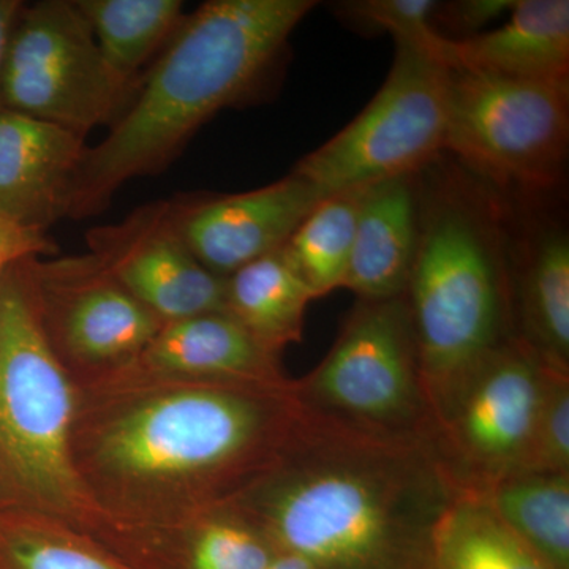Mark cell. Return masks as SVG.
<instances>
[{"instance_id": "ba28073f", "label": "cell", "mask_w": 569, "mask_h": 569, "mask_svg": "<svg viewBox=\"0 0 569 569\" xmlns=\"http://www.w3.org/2000/svg\"><path fill=\"white\" fill-rule=\"evenodd\" d=\"M448 78V67L429 52L396 43L380 91L331 140L299 160L295 173L321 198L421 173L445 151Z\"/></svg>"}, {"instance_id": "4dcf8cb0", "label": "cell", "mask_w": 569, "mask_h": 569, "mask_svg": "<svg viewBox=\"0 0 569 569\" xmlns=\"http://www.w3.org/2000/svg\"><path fill=\"white\" fill-rule=\"evenodd\" d=\"M266 569H317L312 563H309L302 557L295 556V553L283 552L279 550L276 553L274 559L269 561Z\"/></svg>"}, {"instance_id": "cb8c5ba5", "label": "cell", "mask_w": 569, "mask_h": 569, "mask_svg": "<svg viewBox=\"0 0 569 569\" xmlns=\"http://www.w3.org/2000/svg\"><path fill=\"white\" fill-rule=\"evenodd\" d=\"M0 569H138L44 512L0 507Z\"/></svg>"}, {"instance_id": "44dd1931", "label": "cell", "mask_w": 569, "mask_h": 569, "mask_svg": "<svg viewBox=\"0 0 569 569\" xmlns=\"http://www.w3.org/2000/svg\"><path fill=\"white\" fill-rule=\"evenodd\" d=\"M104 61L122 80L140 84L141 69L181 28V0H74Z\"/></svg>"}, {"instance_id": "603a6c76", "label": "cell", "mask_w": 569, "mask_h": 569, "mask_svg": "<svg viewBox=\"0 0 569 569\" xmlns=\"http://www.w3.org/2000/svg\"><path fill=\"white\" fill-rule=\"evenodd\" d=\"M430 569H552L501 522L486 498L463 490L438 527Z\"/></svg>"}, {"instance_id": "5b68a950", "label": "cell", "mask_w": 569, "mask_h": 569, "mask_svg": "<svg viewBox=\"0 0 569 569\" xmlns=\"http://www.w3.org/2000/svg\"><path fill=\"white\" fill-rule=\"evenodd\" d=\"M74 383L33 309L21 261L0 274V496L96 538L100 516L70 455Z\"/></svg>"}, {"instance_id": "9c48e42d", "label": "cell", "mask_w": 569, "mask_h": 569, "mask_svg": "<svg viewBox=\"0 0 569 569\" xmlns=\"http://www.w3.org/2000/svg\"><path fill=\"white\" fill-rule=\"evenodd\" d=\"M138 86L104 61L77 3H21L3 61V108L86 138L118 121Z\"/></svg>"}, {"instance_id": "1f68e13d", "label": "cell", "mask_w": 569, "mask_h": 569, "mask_svg": "<svg viewBox=\"0 0 569 569\" xmlns=\"http://www.w3.org/2000/svg\"><path fill=\"white\" fill-rule=\"evenodd\" d=\"M7 268H9V266H7ZM3 271H0V274H2Z\"/></svg>"}, {"instance_id": "5bb4252c", "label": "cell", "mask_w": 569, "mask_h": 569, "mask_svg": "<svg viewBox=\"0 0 569 569\" xmlns=\"http://www.w3.org/2000/svg\"><path fill=\"white\" fill-rule=\"evenodd\" d=\"M88 152L81 134L22 112L0 110V219L43 231L69 216Z\"/></svg>"}, {"instance_id": "f546056e", "label": "cell", "mask_w": 569, "mask_h": 569, "mask_svg": "<svg viewBox=\"0 0 569 569\" xmlns=\"http://www.w3.org/2000/svg\"><path fill=\"white\" fill-rule=\"evenodd\" d=\"M20 7L21 2H14V0H0V110L3 108L2 74L3 61H6L7 43H9L11 26H13L14 18H17Z\"/></svg>"}, {"instance_id": "52a82bcc", "label": "cell", "mask_w": 569, "mask_h": 569, "mask_svg": "<svg viewBox=\"0 0 569 569\" xmlns=\"http://www.w3.org/2000/svg\"><path fill=\"white\" fill-rule=\"evenodd\" d=\"M569 81H523L449 69L445 151L482 182L539 193L561 181Z\"/></svg>"}, {"instance_id": "3957f363", "label": "cell", "mask_w": 569, "mask_h": 569, "mask_svg": "<svg viewBox=\"0 0 569 569\" xmlns=\"http://www.w3.org/2000/svg\"><path fill=\"white\" fill-rule=\"evenodd\" d=\"M313 0H209L168 41L110 133L82 159L70 219L102 212L132 179L170 167L227 108L260 96Z\"/></svg>"}, {"instance_id": "484cf974", "label": "cell", "mask_w": 569, "mask_h": 569, "mask_svg": "<svg viewBox=\"0 0 569 569\" xmlns=\"http://www.w3.org/2000/svg\"><path fill=\"white\" fill-rule=\"evenodd\" d=\"M433 0H356L337 6L340 17L359 28L391 33L396 43L410 44L445 63L448 37L433 24Z\"/></svg>"}, {"instance_id": "ac0fdd59", "label": "cell", "mask_w": 569, "mask_h": 569, "mask_svg": "<svg viewBox=\"0 0 569 569\" xmlns=\"http://www.w3.org/2000/svg\"><path fill=\"white\" fill-rule=\"evenodd\" d=\"M511 247L515 336L550 367L569 373V236L560 224L533 228Z\"/></svg>"}, {"instance_id": "7c38bea8", "label": "cell", "mask_w": 569, "mask_h": 569, "mask_svg": "<svg viewBox=\"0 0 569 569\" xmlns=\"http://www.w3.org/2000/svg\"><path fill=\"white\" fill-rule=\"evenodd\" d=\"M89 253L162 323L227 313V279L190 252L170 201L134 209L121 222L92 228Z\"/></svg>"}, {"instance_id": "277c9868", "label": "cell", "mask_w": 569, "mask_h": 569, "mask_svg": "<svg viewBox=\"0 0 569 569\" xmlns=\"http://www.w3.org/2000/svg\"><path fill=\"white\" fill-rule=\"evenodd\" d=\"M488 183L445 176L425 186L406 299L438 429L475 373L515 336L511 247Z\"/></svg>"}, {"instance_id": "7a4b0ae2", "label": "cell", "mask_w": 569, "mask_h": 569, "mask_svg": "<svg viewBox=\"0 0 569 569\" xmlns=\"http://www.w3.org/2000/svg\"><path fill=\"white\" fill-rule=\"evenodd\" d=\"M463 490L436 443L359 436L302 410L287 447L228 507L317 569H430Z\"/></svg>"}, {"instance_id": "4316f807", "label": "cell", "mask_w": 569, "mask_h": 569, "mask_svg": "<svg viewBox=\"0 0 569 569\" xmlns=\"http://www.w3.org/2000/svg\"><path fill=\"white\" fill-rule=\"evenodd\" d=\"M569 473V373L552 370L522 473Z\"/></svg>"}, {"instance_id": "9a60e30c", "label": "cell", "mask_w": 569, "mask_h": 569, "mask_svg": "<svg viewBox=\"0 0 569 569\" xmlns=\"http://www.w3.org/2000/svg\"><path fill=\"white\" fill-rule=\"evenodd\" d=\"M421 173L396 176L362 189L343 283L358 299L406 295L421 224Z\"/></svg>"}, {"instance_id": "d6986e66", "label": "cell", "mask_w": 569, "mask_h": 569, "mask_svg": "<svg viewBox=\"0 0 569 569\" xmlns=\"http://www.w3.org/2000/svg\"><path fill=\"white\" fill-rule=\"evenodd\" d=\"M279 552L236 509L224 507L132 539L123 559L138 569H266Z\"/></svg>"}, {"instance_id": "8fae6325", "label": "cell", "mask_w": 569, "mask_h": 569, "mask_svg": "<svg viewBox=\"0 0 569 569\" xmlns=\"http://www.w3.org/2000/svg\"><path fill=\"white\" fill-rule=\"evenodd\" d=\"M552 370L512 337L471 378L438 438L463 489L482 492L522 473Z\"/></svg>"}, {"instance_id": "4fadbf2b", "label": "cell", "mask_w": 569, "mask_h": 569, "mask_svg": "<svg viewBox=\"0 0 569 569\" xmlns=\"http://www.w3.org/2000/svg\"><path fill=\"white\" fill-rule=\"evenodd\" d=\"M321 194L291 171L250 192L170 201L171 216L190 252L212 274L238 269L287 244Z\"/></svg>"}, {"instance_id": "e0dca14e", "label": "cell", "mask_w": 569, "mask_h": 569, "mask_svg": "<svg viewBox=\"0 0 569 569\" xmlns=\"http://www.w3.org/2000/svg\"><path fill=\"white\" fill-rule=\"evenodd\" d=\"M162 376L208 381L283 383L282 356L224 312L164 323L137 365Z\"/></svg>"}, {"instance_id": "83f0119b", "label": "cell", "mask_w": 569, "mask_h": 569, "mask_svg": "<svg viewBox=\"0 0 569 569\" xmlns=\"http://www.w3.org/2000/svg\"><path fill=\"white\" fill-rule=\"evenodd\" d=\"M515 3L516 0H459L445 7L438 6L437 11H440L438 18L441 21L463 32L459 39H466L481 32L490 22L508 17Z\"/></svg>"}, {"instance_id": "2e32d148", "label": "cell", "mask_w": 569, "mask_h": 569, "mask_svg": "<svg viewBox=\"0 0 569 569\" xmlns=\"http://www.w3.org/2000/svg\"><path fill=\"white\" fill-rule=\"evenodd\" d=\"M445 66L512 80L569 81L568 0H516L492 31L448 37Z\"/></svg>"}, {"instance_id": "30bf717a", "label": "cell", "mask_w": 569, "mask_h": 569, "mask_svg": "<svg viewBox=\"0 0 569 569\" xmlns=\"http://www.w3.org/2000/svg\"><path fill=\"white\" fill-rule=\"evenodd\" d=\"M44 339L74 387L137 365L164 323L91 253L21 260Z\"/></svg>"}, {"instance_id": "f1b7e54d", "label": "cell", "mask_w": 569, "mask_h": 569, "mask_svg": "<svg viewBox=\"0 0 569 569\" xmlns=\"http://www.w3.org/2000/svg\"><path fill=\"white\" fill-rule=\"evenodd\" d=\"M56 252L58 247L43 231L29 230L0 219V271L24 258L48 257Z\"/></svg>"}, {"instance_id": "7402d4cb", "label": "cell", "mask_w": 569, "mask_h": 569, "mask_svg": "<svg viewBox=\"0 0 569 569\" xmlns=\"http://www.w3.org/2000/svg\"><path fill=\"white\" fill-rule=\"evenodd\" d=\"M479 493L550 568L569 569V473L512 475Z\"/></svg>"}, {"instance_id": "6da1fadb", "label": "cell", "mask_w": 569, "mask_h": 569, "mask_svg": "<svg viewBox=\"0 0 569 569\" xmlns=\"http://www.w3.org/2000/svg\"><path fill=\"white\" fill-rule=\"evenodd\" d=\"M302 418L295 380H190L132 366L74 387L70 455L118 556L149 531L228 507L263 475Z\"/></svg>"}, {"instance_id": "ffe728a7", "label": "cell", "mask_w": 569, "mask_h": 569, "mask_svg": "<svg viewBox=\"0 0 569 569\" xmlns=\"http://www.w3.org/2000/svg\"><path fill=\"white\" fill-rule=\"evenodd\" d=\"M312 291L282 249L227 277V313L266 348L282 356L301 342Z\"/></svg>"}, {"instance_id": "d4e9b609", "label": "cell", "mask_w": 569, "mask_h": 569, "mask_svg": "<svg viewBox=\"0 0 569 569\" xmlns=\"http://www.w3.org/2000/svg\"><path fill=\"white\" fill-rule=\"evenodd\" d=\"M362 189L321 198L283 246L295 271L316 299L346 283Z\"/></svg>"}, {"instance_id": "8992f818", "label": "cell", "mask_w": 569, "mask_h": 569, "mask_svg": "<svg viewBox=\"0 0 569 569\" xmlns=\"http://www.w3.org/2000/svg\"><path fill=\"white\" fill-rule=\"evenodd\" d=\"M295 391L305 413L326 425L438 445L406 295L358 299L335 346L312 372L295 380Z\"/></svg>"}]
</instances>
